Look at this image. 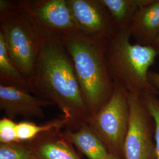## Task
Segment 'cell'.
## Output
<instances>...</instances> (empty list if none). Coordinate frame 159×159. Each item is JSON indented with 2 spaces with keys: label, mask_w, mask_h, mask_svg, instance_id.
Here are the masks:
<instances>
[{
  "label": "cell",
  "mask_w": 159,
  "mask_h": 159,
  "mask_svg": "<svg viewBox=\"0 0 159 159\" xmlns=\"http://www.w3.org/2000/svg\"><path fill=\"white\" fill-rule=\"evenodd\" d=\"M154 120L142 97L129 93V119L124 159H144L154 155Z\"/></svg>",
  "instance_id": "6"
},
{
  "label": "cell",
  "mask_w": 159,
  "mask_h": 159,
  "mask_svg": "<svg viewBox=\"0 0 159 159\" xmlns=\"http://www.w3.org/2000/svg\"><path fill=\"white\" fill-rule=\"evenodd\" d=\"M107 159H123V158H121V157H119V156H116V155H114V154H113L109 153V155H108V158Z\"/></svg>",
  "instance_id": "21"
},
{
  "label": "cell",
  "mask_w": 159,
  "mask_h": 159,
  "mask_svg": "<svg viewBox=\"0 0 159 159\" xmlns=\"http://www.w3.org/2000/svg\"><path fill=\"white\" fill-rule=\"evenodd\" d=\"M63 136L89 159L108 158L109 152L107 148L87 123L82 124L77 130L66 131Z\"/></svg>",
  "instance_id": "12"
},
{
  "label": "cell",
  "mask_w": 159,
  "mask_h": 159,
  "mask_svg": "<svg viewBox=\"0 0 159 159\" xmlns=\"http://www.w3.org/2000/svg\"><path fill=\"white\" fill-rule=\"evenodd\" d=\"M22 3L41 29L60 36L78 31L67 0L22 1Z\"/></svg>",
  "instance_id": "8"
},
{
  "label": "cell",
  "mask_w": 159,
  "mask_h": 159,
  "mask_svg": "<svg viewBox=\"0 0 159 159\" xmlns=\"http://www.w3.org/2000/svg\"><path fill=\"white\" fill-rule=\"evenodd\" d=\"M71 57L85 104L91 115L108 102L114 89L105 60L104 43L79 31L61 36Z\"/></svg>",
  "instance_id": "2"
},
{
  "label": "cell",
  "mask_w": 159,
  "mask_h": 159,
  "mask_svg": "<svg viewBox=\"0 0 159 159\" xmlns=\"http://www.w3.org/2000/svg\"><path fill=\"white\" fill-rule=\"evenodd\" d=\"M142 98L152 114L155 123L154 155L155 159H159V98L155 95H144Z\"/></svg>",
  "instance_id": "17"
},
{
  "label": "cell",
  "mask_w": 159,
  "mask_h": 159,
  "mask_svg": "<svg viewBox=\"0 0 159 159\" xmlns=\"http://www.w3.org/2000/svg\"><path fill=\"white\" fill-rule=\"evenodd\" d=\"M68 125V120L63 117L49 121L42 125H37L29 121H22L17 123V138L19 142L33 141L40 134L60 131Z\"/></svg>",
  "instance_id": "15"
},
{
  "label": "cell",
  "mask_w": 159,
  "mask_h": 159,
  "mask_svg": "<svg viewBox=\"0 0 159 159\" xmlns=\"http://www.w3.org/2000/svg\"><path fill=\"white\" fill-rule=\"evenodd\" d=\"M129 32L136 43L152 46L159 35V0H151L139 9Z\"/></svg>",
  "instance_id": "10"
},
{
  "label": "cell",
  "mask_w": 159,
  "mask_h": 159,
  "mask_svg": "<svg viewBox=\"0 0 159 159\" xmlns=\"http://www.w3.org/2000/svg\"><path fill=\"white\" fill-rule=\"evenodd\" d=\"M148 79L150 83L159 92V73L153 71H150L148 73Z\"/></svg>",
  "instance_id": "19"
},
{
  "label": "cell",
  "mask_w": 159,
  "mask_h": 159,
  "mask_svg": "<svg viewBox=\"0 0 159 159\" xmlns=\"http://www.w3.org/2000/svg\"><path fill=\"white\" fill-rule=\"evenodd\" d=\"M59 131L43 134L30 145L36 159H81Z\"/></svg>",
  "instance_id": "11"
},
{
  "label": "cell",
  "mask_w": 159,
  "mask_h": 159,
  "mask_svg": "<svg viewBox=\"0 0 159 159\" xmlns=\"http://www.w3.org/2000/svg\"><path fill=\"white\" fill-rule=\"evenodd\" d=\"M0 159H36L30 145L23 142L0 144Z\"/></svg>",
  "instance_id": "16"
},
{
  "label": "cell",
  "mask_w": 159,
  "mask_h": 159,
  "mask_svg": "<svg viewBox=\"0 0 159 159\" xmlns=\"http://www.w3.org/2000/svg\"><path fill=\"white\" fill-rule=\"evenodd\" d=\"M129 119V93L123 86L114 83L113 92L108 102L91 115L87 124L102 141L109 153L124 159Z\"/></svg>",
  "instance_id": "5"
},
{
  "label": "cell",
  "mask_w": 159,
  "mask_h": 159,
  "mask_svg": "<svg viewBox=\"0 0 159 159\" xmlns=\"http://www.w3.org/2000/svg\"><path fill=\"white\" fill-rule=\"evenodd\" d=\"M0 34L12 61L29 80L40 51L41 33L22 1H0Z\"/></svg>",
  "instance_id": "4"
},
{
  "label": "cell",
  "mask_w": 159,
  "mask_h": 159,
  "mask_svg": "<svg viewBox=\"0 0 159 159\" xmlns=\"http://www.w3.org/2000/svg\"><path fill=\"white\" fill-rule=\"evenodd\" d=\"M0 84L12 85L29 91V81L17 68L0 34Z\"/></svg>",
  "instance_id": "14"
},
{
  "label": "cell",
  "mask_w": 159,
  "mask_h": 159,
  "mask_svg": "<svg viewBox=\"0 0 159 159\" xmlns=\"http://www.w3.org/2000/svg\"><path fill=\"white\" fill-rule=\"evenodd\" d=\"M76 28L93 40L104 43L116 33L99 0H67Z\"/></svg>",
  "instance_id": "7"
},
{
  "label": "cell",
  "mask_w": 159,
  "mask_h": 159,
  "mask_svg": "<svg viewBox=\"0 0 159 159\" xmlns=\"http://www.w3.org/2000/svg\"><path fill=\"white\" fill-rule=\"evenodd\" d=\"M144 159H155V156H154V155L150 156H148V157L145 158Z\"/></svg>",
  "instance_id": "22"
},
{
  "label": "cell",
  "mask_w": 159,
  "mask_h": 159,
  "mask_svg": "<svg viewBox=\"0 0 159 159\" xmlns=\"http://www.w3.org/2000/svg\"><path fill=\"white\" fill-rule=\"evenodd\" d=\"M17 123L6 117L0 120V143L11 144L19 142L17 138Z\"/></svg>",
  "instance_id": "18"
},
{
  "label": "cell",
  "mask_w": 159,
  "mask_h": 159,
  "mask_svg": "<svg viewBox=\"0 0 159 159\" xmlns=\"http://www.w3.org/2000/svg\"><path fill=\"white\" fill-rule=\"evenodd\" d=\"M129 30L116 32L104 42V56L108 73L113 81L130 93L159 96L148 79L149 69L157 54L152 46L131 42Z\"/></svg>",
  "instance_id": "3"
},
{
  "label": "cell",
  "mask_w": 159,
  "mask_h": 159,
  "mask_svg": "<svg viewBox=\"0 0 159 159\" xmlns=\"http://www.w3.org/2000/svg\"><path fill=\"white\" fill-rule=\"evenodd\" d=\"M53 105L54 103L33 95L24 89L0 84V108L10 119L18 117L43 119L45 116L44 107Z\"/></svg>",
  "instance_id": "9"
},
{
  "label": "cell",
  "mask_w": 159,
  "mask_h": 159,
  "mask_svg": "<svg viewBox=\"0 0 159 159\" xmlns=\"http://www.w3.org/2000/svg\"><path fill=\"white\" fill-rule=\"evenodd\" d=\"M108 14L116 33L129 30L140 8L151 0H99Z\"/></svg>",
  "instance_id": "13"
},
{
  "label": "cell",
  "mask_w": 159,
  "mask_h": 159,
  "mask_svg": "<svg viewBox=\"0 0 159 159\" xmlns=\"http://www.w3.org/2000/svg\"><path fill=\"white\" fill-rule=\"evenodd\" d=\"M152 47L153 48L154 50L156 51L157 56H159V35L157 38L156 39V40L154 41Z\"/></svg>",
  "instance_id": "20"
},
{
  "label": "cell",
  "mask_w": 159,
  "mask_h": 159,
  "mask_svg": "<svg viewBox=\"0 0 159 159\" xmlns=\"http://www.w3.org/2000/svg\"><path fill=\"white\" fill-rule=\"evenodd\" d=\"M41 46L33 72L29 80V91L56 105L68 121L77 129L91 116L73 63L61 36L39 27Z\"/></svg>",
  "instance_id": "1"
}]
</instances>
